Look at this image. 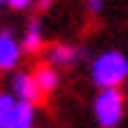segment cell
<instances>
[{"label":"cell","mask_w":128,"mask_h":128,"mask_svg":"<svg viewBox=\"0 0 128 128\" xmlns=\"http://www.w3.org/2000/svg\"><path fill=\"white\" fill-rule=\"evenodd\" d=\"M33 76H36V84H38L41 96H52V93L60 87V74H57V68H54L52 63L38 66V68L33 71Z\"/></svg>","instance_id":"6"},{"label":"cell","mask_w":128,"mask_h":128,"mask_svg":"<svg viewBox=\"0 0 128 128\" xmlns=\"http://www.w3.org/2000/svg\"><path fill=\"white\" fill-rule=\"evenodd\" d=\"M22 46H25L27 54H36V52L44 49V27L38 19H33V22H27L25 33H22Z\"/></svg>","instance_id":"7"},{"label":"cell","mask_w":128,"mask_h":128,"mask_svg":"<svg viewBox=\"0 0 128 128\" xmlns=\"http://www.w3.org/2000/svg\"><path fill=\"white\" fill-rule=\"evenodd\" d=\"M36 0H8V6L14 8V11H25V8H30Z\"/></svg>","instance_id":"10"},{"label":"cell","mask_w":128,"mask_h":128,"mask_svg":"<svg viewBox=\"0 0 128 128\" xmlns=\"http://www.w3.org/2000/svg\"><path fill=\"white\" fill-rule=\"evenodd\" d=\"M126 114V96L120 87H104L93 98V117L101 128H117Z\"/></svg>","instance_id":"2"},{"label":"cell","mask_w":128,"mask_h":128,"mask_svg":"<svg viewBox=\"0 0 128 128\" xmlns=\"http://www.w3.org/2000/svg\"><path fill=\"white\" fill-rule=\"evenodd\" d=\"M90 79L98 90L123 87V82L128 79V54L120 49H106L101 54H96L90 63Z\"/></svg>","instance_id":"1"},{"label":"cell","mask_w":128,"mask_h":128,"mask_svg":"<svg viewBox=\"0 0 128 128\" xmlns=\"http://www.w3.org/2000/svg\"><path fill=\"white\" fill-rule=\"evenodd\" d=\"M16 112H19V101L14 98V93H0V128H14L16 123Z\"/></svg>","instance_id":"8"},{"label":"cell","mask_w":128,"mask_h":128,"mask_svg":"<svg viewBox=\"0 0 128 128\" xmlns=\"http://www.w3.org/2000/svg\"><path fill=\"white\" fill-rule=\"evenodd\" d=\"M14 128H36V104L19 101V112H16Z\"/></svg>","instance_id":"9"},{"label":"cell","mask_w":128,"mask_h":128,"mask_svg":"<svg viewBox=\"0 0 128 128\" xmlns=\"http://www.w3.org/2000/svg\"><path fill=\"white\" fill-rule=\"evenodd\" d=\"M79 57H82V52L76 46H71V44H52L49 52H46V63H52L54 68H68Z\"/></svg>","instance_id":"5"},{"label":"cell","mask_w":128,"mask_h":128,"mask_svg":"<svg viewBox=\"0 0 128 128\" xmlns=\"http://www.w3.org/2000/svg\"><path fill=\"white\" fill-rule=\"evenodd\" d=\"M84 6H87V11H90V14H101L104 0H84Z\"/></svg>","instance_id":"11"},{"label":"cell","mask_w":128,"mask_h":128,"mask_svg":"<svg viewBox=\"0 0 128 128\" xmlns=\"http://www.w3.org/2000/svg\"><path fill=\"white\" fill-rule=\"evenodd\" d=\"M3 3H8V0H0V6H3Z\"/></svg>","instance_id":"13"},{"label":"cell","mask_w":128,"mask_h":128,"mask_svg":"<svg viewBox=\"0 0 128 128\" xmlns=\"http://www.w3.org/2000/svg\"><path fill=\"white\" fill-rule=\"evenodd\" d=\"M49 3H52V0H41L38 6H41V8H49Z\"/></svg>","instance_id":"12"},{"label":"cell","mask_w":128,"mask_h":128,"mask_svg":"<svg viewBox=\"0 0 128 128\" xmlns=\"http://www.w3.org/2000/svg\"><path fill=\"white\" fill-rule=\"evenodd\" d=\"M25 54L22 38H16L11 30H0V71H14Z\"/></svg>","instance_id":"3"},{"label":"cell","mask_w":128,"mask_h":128,"mask_svg":"<svg viewBox=\"0 0 128 128\" xmlns=\"http://www.w3.org/2000/svg\"><path fill=\"white\" fill-rule=\"evenodd\" d=\"M11 93L16 101H25V104H38L44 98L38 84H36L33 71H14L11 74Z\"/></svg>","instance_id":"4"}]
</instances>
